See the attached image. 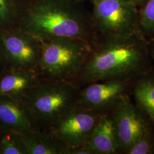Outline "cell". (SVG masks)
<instances>
[{
  "instance_id": "9",
  "label": "cell",
  "mask_w": 154,
  "mask_h": 154,
  "mask_svg": "<svg viewBox=\"0 0 154 154\" xmlns=\"http://www.w3.org/2000/svg\"><path fill=\"white\" fill-rule=\"evenodd\" d=\"M101 116L77 106L49 130L70 147L88 144Z\"/></svg>"
},
{
  "instance_id": "14",
  "label": "cell",
  "mask_w": 154,
  "mask_h": 154,
  "mask_svg": "<svg viewBox=\"0 0 154 154\" xmlns=\"http://www.w3.org/2000/svg\"><path fill=\"white\" fill-rule=\"evenodd\" d=\"M131 97L149 117L154 127V70L134 83Z\"/></svg>"
},
{
  "instance_id": "1",
  "label": "cell",
  "mask_w": 154,
  "mask_h": 154,
  "mask_svg": "<svg viewBox=\"0 0 154 154\" xmlns=\"http://www.w3.org/2000/svg\"><path fill=\"white\" fill-rule=\"evenodd\" d=\"M154 71L147 39L142 33L98 36L74 83L119 80L135 82Z\"/></svg>"
},
{
  "instance_id": "12",
  "label": "cell",
  "mask_w": 154,
  "mask_h": 154,
  "mask_svg": "<svg viewBox=\"0 0 154 154\" xmlns=\"http://www.w3.org/2000/svg\"><path fill=\"white\" fill-rule=\"evenodd\" d=\"M95 154H122L112 114L101 116L88 143Z\"/></svg>"
},
{
  "instance_id": "2",
  "label": "cell",
  "mask_w": 154,
  "mask_h": 154,
  "mask_svg": "<svg viewBox=\"0 0 154 154\" xmlns=\"http://www.w3.org/2000/svg\"><path fill=\"white\" fill-rule=\"evenodd\" d=\"M85 0H33L22 5L17 27L41 41L67 37L79 39L93 45L97 38L92 13Z\"/></svg>"
},
{
  "instance_id": "19",
  "label": "cell",
  "mask_w": 154,
  "mask_h": 154,
  "mask_svg": "<svg viewBox=\"0 0 154 154\" xmlns=\"http://www.w3.org/2000/svg\"><path fill=\"white\" fill-rule=\"evenodd\" d=\"M69 154H95V153L88 143L70 147Z\"/></svg>"
},
{
  "instance_id": "10",
  "label": "cell",
  "mask_w": 154,
  "mask_h": 154,
  "mask_svg": "<svg viewBox=\"0 0 154 154\" xmlns=\"http://www.w3.org/2000/svg\"><path fill=\"white\" fill-rule=\"evenodd\" d=\"M40 80L35 70L8 66L0 72V95L23 102Z\"/></svg>"
},
{
  "instance_id": "11",
  "label": "cell",
  "mask_w": 154,
  "mask_h": 154,
  "mask_svg": "<svg viewBox=\"0 0 154 154\" xmlns=\"http://www.w3.org/2000/svg\"><path fill=\"white\" fill-rule=\"evenodd\" d=\"M0 128L26 134L36 130L23 102L0 95Z\"/></svg>"
},
{
  "instance_id": "15",
  "label": "cell",
  "mask_w": 154,
  "mask_h": 154,
  "mask_svg": "<svg viewBox=\"0 0 154 154\" xmlns=\"http://www.w3.org/2000/svg\"><path fill=\"white\" fill-rule=\"evenodd\" d=\"M0 154H28L23 134L0 128Z\"/></svg>"
},
{
  "instance_id": "18",
  "label": "cell",
  "mask_w": 154,
  "mask_h": 154,
  "mask_svg": "<svg viewBox=\"0 0 154 154\" xmlns=\"http://www.w3.org/2000/svg\"><path fill=\"white\" fill-rule=\"evenodd\" d=\"M154 127H151L139 136L128 148L125 154H153Z\"/></svg>"
},
{
  "instance_id": "16",
  "label": "cell",
  "mask_w": 154,
  "mask_h": 154,
  "mask_svg": "<svg viewBox=\"0 0 154 154\" xmlns=\"http://www.w3.org/2000/svg\"><path fill=\"white\" fill-rule=\"evenodd\" d=\"M22 5L21 0H0V30L17 26Z\"/></svg>"
},
{
  "instance_id": "4",
  "label": "cell",
  "mask_w": 154,
  "mask_h": 154,
  "mask_svg": "<svg viewBox=\"0 0 154 154\" xmlns=\"http://www.w3.org/2000/svg\"><path fill=\"white\" fill-rule=\"evenodd\" d=\"M41 42L36 70L39 78L74 82L91 51L92 45L84 40L67 37Z\"/></svg>"
},
{
  "instance_id": "20",
  "label": "cell",
  "mask_w": 154,
  "mask_h": 154,
  "mask_svg": "<svg viewBox=\"0 0 154 154\" xmlns=\"http://www.w3.org/2000/svg\"><path fill=\"white\" fill-rule=\"evenodd\" d=\"M9 66L6 57L3 42L0 34V72Z\"/></svg>"
},
{
  "instance_id": "5",
  "label": "cell",
  "mask_w": 154,
  "mask_h": 154,
  "mask_svg": "<svg viewBox=\"0 0 154 154\" xmlns=\"http://www.w3.org/2000/svg\"><path fill=\"white\" fill-rule=\"evenodd\" d=\"M92 16L98 36L142 33L139 8L127 0H91Z\"/></svg>"
},
{
  "instance_id": "22",
  "label": "cell",
  "mask_w": 154,
  "mask_h": 154,
  "mask_svg": "<svg viewBox=\"0 0 154 154\" xmlns=\"http://www.w3.org/2000/svg\"><path fill=\"white\" fill-rule=\"evenodd\" d=\"M130 2H131L134 5L137 6L139 9L146 2L147 0H127Z\"/></svg>"
},
{
  "instance_id": "3",
  "label": "cell",
  "mask_w": 154,
  "mask_h": 154,
  "mask_svg": "<svg viewBox=\"0 0 154 154\" xmlns=\"http://www.w3.org/2000/svg\"><path fill=\"white\" fill-rule=\"evenodd\" d=\"M79 90L72 82L41 79L23 101L36 130H50L77 106Z\"/></svg>"
},
{
  "instance_id": "21",
  "label": "cell",
  "mask_w": 154,
  "mask_h": 154,
  "mask_svg": "<svg viewBox=\"0 0 154 154\" xmlns=\"http://www.w3.org/2000/svg\"><path fill=\"white\" fill-rule=\"evenodd\" d=\"M149 53L152 61L154 70V38L147 39Z\"/></svg>"
},
{
  "instance_id": "23",
  "label": "cell",
  "mask_w": 154,
  "mask_h": 154,
  "mask_svg": "<svg viewBox=\"0 0 154 154\" xmlns=\"http://www.w3.org/2000/svg\"><path fill=\"white\" fill-rule=\"evenodd\" d=\"M153 154H154V152H153Z\"/></svg>"
},
{
  "instance_id": "13",
  "label": "cell",
  "mask_w": 154,
  "mask_h": 154,
  "mask_svg": "<svg viewBox=\"0 0 154 154\" xmlns=\"http://www.w3.org/2000/svg\"><path fill=\"white\" fill-rule=\"evenodd\" d=\"M28 154H69L70 146L51 130L23 134Z\"/></svg>"
},
{
  "instance_id": "17",
  "label": "cell",
  "mask_w": 154,
  "mask_h": 154,
  "mask_svg": "<svg viewBox=\"0 0 154 154\" xmlns=\"http://www.w3.org/2000/svg\"><path fill=\"white\" fill-rule=\"evenodd\" d=\"M139 25L146 38H154V0H147L139 9Z\"/></svg>"
},
{
  "instance_id": "7",
  "label": "cell",
  "mask_w": 154,
  "mask_h": 154,
  "mask_svg": "<svg viewBox=\"0 0 154 154\" xmlns=\"http://www.w3.org/2000/svg\"><path fill=\"white\" fill-rule=\"evenodd\" d=\"M0 34L9 66L36 71L42 42L18 27L0 30Z\"/></svg>"
},
{
  "instance_id": "6",
  "label": "cell",
  "mask_w": 154,
  "mask_h": 154,
  "mask_svg": "<svg viewBox=\"0 0 154 154\" xmlns=\"http://www.w3.org/2000/svg\"><path fill=\"white\" fill-rule=\"evenodd\" d=\"M134 83L106 80L86 84L80 87L78 106L100 116L111 114L131 96Z\"/></svg>"
},
{
  "instance_id": "8",
  "label": "cell",
  "mask_w": 154,
  "mask_h": 154,
  "mask_svg": "<svg viewBox=\"0 0 154 154\" xmlns=\"http://www.w3.org/2000/svg\"><path fill=\"white\" fill-rule=\"evenodd\" d=\"M111 114L121 144L122 154H125L139 136L153 127L149 117L135 103L131 96L123 99Z\"/></svg>"
}]
</instances>
